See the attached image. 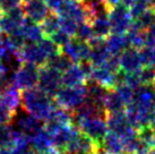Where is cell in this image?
Wrapping results in <instances>:
<instances>
[{
    "instance_id": "6da1fadb",
    "label": "cell",
    "mask_w": 155,
    "mask_h": 154,
    "mask_svg": "<svg viewBox=\"0 0 155 154\" xmlns=\"http://www.w3.org/2000/svg\"><path fill=\"white\" fill-rule=\"evenodd\" d=\"M21 107L25 112L44 121L52 110L58 107V104L52 96L44 93L36 86L33 89L22 91Z\"/></svg>"
},
{
    "instance_id": "7a4b0ae2",
    "label": "cell",
    "mask_w": 155,
    "mask_h": 154,
    "mask_svg": "<svg viewBox=\"0 0 155 154\" xmlns=\"http://www.w3.org/2000/svg\"><path fill=\"white\" fill-rule=\"evenodd\" d=\"M87 98L86 85L61 86L54 95V101L58 107L64 108L69 111H75Z\"/></svg>"
},
{
    "instance_id": "3957f363",
    "label": "cell",
    "mask_w": 155,
    "mask_h": 154,
    "mask_svg": "<svg viewBox=\"0 0 155 154\" xmlns=\"http://www.w3.org/2000/svg\"><path fill=\"white\" fill-rule=\"evenodd\" d=\"M74 124L77 126L82 133L94 139L100 146L102 145L104 136L109 132L105 122V116H92L86 118H79L74 120Z\"/></svg>"
},
{
    "instance_id": "277c9868",
    "label": "cell",
    "mask_w": 155,
    "mask_h": 154,
    "mask_svg": "<svg viewBox=\"0 0 155 154\" xmlns=\"http://www.w3.org/2000/svg\"><path fill=\"white\" fill-rule=\"evenodd\" d=\"M108 18L111 25V33L117 34H126L133 22L129 14V8L122 2H119L110 8Z\"/></svg>"
},
{
    "instance_id": "5b68a950",
    "label": "cell",
    "mask_w": 155,
    "mask_h": 154,
    "mask_svg": "<svg viewBox=\"0 0 155 154\" xmlns=\"http://www.w3.org/2000/svg\"><path fill=\"white\" fill-rule=\"evenodd\" d=\"M61 86H62V76L60 72L49 67L47 65L40 67L39 82H38V87L40 90L54 98L56 93Z\"/></svg>"
},
{
    "instance_id": "8992f818",
    "label": "cell",
    "mask_w": 155,
    "mask_h": 154,
    "mask_svg": "<svg viewBox=\"0 0 155 154\" xmlns=\"http://www.w3.org/2000/svg\"><path fill=\"white\" fill-rule=\"evenodd\" d=\"M105 122L109 132L119 135L122 139L137 134V130L129 124L125 111L105 113Z\"/></svg>"
},
{
    "instance_id": "52a82bcc",
    "label": "cell",
    "mask_w": 155,
    "mask_h": 154,
    "mask_svg": "<svg viewBox=\"0 0 155 154\" xmlns=\"http://www.w3.org/2000/svg\"><path fill=\"white\" fill-rule=\"evenodd\" d=\"M40 67L35 65L23 62L14 73V85L21 91L33 89L38 86Z\"/></svg>"
},
{
    "instance_id": "ba28073f",
    "label": "cell",
    "mask_w": 155,
    "mask_h": 154,
    "mask_svg": "<svg viewBox=\"0 0 155 154\" xmlns=\"http://www.w3.org/2000/svg\"><path fill=\"white\" fill-rule=\"evenodd\" d=\"M101 146L81 130L71 138L64 154H94Z\"/></svg>"
},
{
    "instance_id": "9c48e42d",
    "label": "cell",
    "mask_w": 155,
    "mask_h": 154,
    "mask_svg": "<svg viewBox=\"0 0 155 154\" xmlns=\"http://www.w3.org/2000/svg\"><path fill=\"white\" fill-rule=\"evenodd\" d=\"M19 59L22 62L35 65L38 67H42L47 64L48 57L44 53L39 42H27L17 51Z\"/></svg>"
},
{
    "instance_id": "30bf717a",
    "label": "cell",
    "mask_w": 155,
    "mask_h": 154,
    "mask_svg": "<svg viewBox=\"0 0 155 154\" xmlns=\"http://www.w3.org/2000/svg\"><path fill=\"white\" fill-rule=\"evenodd\" d=\"M71 124H74L73 111L66 110L60 107H56L49 115V117L43 121V127L49 133L52 134L58 129Z\"/></svg>"
},
{
    "instance_id": "8fae6325",
    "label": "cell",
    "mask_w": 155,
    "mask_h": 154,
    "mask_svg": "<svg viewBox=\"0 0 155 154\" xmlns=\"http://www.w3.org/2000/svg\"><path fill=\"white\" fill-rule=\"evenodd\" d=\"M61 51L71 59L74 64H78L82 61H86L90 58L91 47L88 42L81 41L74 36L69 40V42L61 48Z\"/></svg>"
},
{
    "instance_id": "7c38bea8",
    "label": "cell",
    "mask_w": 155,
    "mask_h": 154,
    "mask_svg": "<svg viewBox=\"0 0 155 154\" xmlns=\"http://www.w3.org/2000/svg\"><path fill=\"white\" fill-rule=\"evenodd\" d=\"M56 13L61 17H69L77 23L84 21L90 22L87 10L81 0H66Z\"/></svg>"
},
{
    "instance_id": "4fadbf2b",
    "label": "cell",
    "mask_w": 155,
    "mask_h": 154,
    "mask_svg": "<svg viewBox=\"0 0 155 154\" xmlns=\"http://www.w3.org/2000/svg\"><path fill=\"white\" fill-rule=\"evenodd\" d=\"M25 18V14L22 8V5L10 9L8 12L1 13L0 15V28L5 34L12 33L13 31L21 27L23 21Z\"/></svg>"
},
{
    "instance_id": "5bb4252c",
    "label": "cell",
    "mask_w": 155,
    "mask_h": 154,
    "mask_svg": "<svg viewBox=\"0 0 155 154\" xmlns=\"http://www.w3.org/2000/svg\"><path fill=\"white\" fill-rule=\"evenodd\" d=\"M120 70L125 73H135L140 70L143 67L139 50L136 48L128 47L120 53L119 56Z\"/></svg>"
},
{
    "instance_id": "9a60e30c",
    "label": "cell",
    "mask_w": 155,
    "mask_h": 154,
    "mask_svg": "<svg viewBox=\"0 0 155 154\" xmlns=\"http://www.w3.org/2000/svg\"><path fill=\"white\" fill-rule=\"evenodd\" d=\"M78 132H79V129L75 124L68 125V126H65L62 128L58 129L54 133L51 134L52 146L60 154H64L66 151V147L69 144V142L71 141V138Z\"/></svg>"
},
{
    "instance_id": "2e32d148",
    "label": "cell",
    "mask_w": 155,
    "mask_h": 154,
    "mask_svg": "<svg viewBox=\"0 0 155 154\" xmlns=\"http://www.w3.org/2000/svg\"><path fill=\"white\" fill-rule=\"evenodd\" d=\"M14 118H16V121H15L16 129L27 135L28 137H32L38 130L43 128V121L35 118L34 116L30 115L27 112L19 116H17L16 113Z\"/></svg>"
},
{
    "instance_id": "e0dca14e",
    "label": "cell",
    "mask_w": 155,
    "mask_h": 154,
    "mask_svg": "<svg viewBox=\"0 0 155 154\" xmlns=\"http://www.w3.org/2000/svg\"><path fill=\"white\" fill-rule=\"evenodd\" d=\"M26 17H28L33 22L40 24L47 17V15L50 13V9L48 8L44 0H27L24 1L22 5Z\"/></svg>"
},
{
    "instance_id": "ac0fdd59",
    "label": "cell",
    "mask_w": 155,
    "mask_h": 154,
    "mask_svg": "<svg viewBox=\"0 0 155 154\" xmlns=\"http://www.w3.org/2000/svg\"><path fill=\"white\" fill-rule=\"evenodd\" d=\"M64 86H78L84 85L87 82L86 74L84 73L79 64H73L68 69L61 74Z\"/></svg>"
},
{
    "instance_id": "d6986e66",
    "label": "cell",
    "mask_w": 155,
    "mask_h": 154,
    "mask_svg": "<svg viewBox=\"0 0 155 154\" xmlns=\"http://www.w3.org/2000/svg\"><path fill=\"white\" fill-rule=\"evenodd\" d=\"M114 75L116 73H112L105 66L93 67V70L87 81H93L110 90V89H114Z\"/></svg>"
},
{
    "instance_id": "ffe728a7",
    "label": "cell",
    "mask_w": 155,
    "mask_h": 154,
    "mask_svg": "<svg viewBox=\"0 0 155 154\" xmlns=\"http://www.w3.org/2000/svg\"><path fill=\"white\" fill-rule=\"evenodd\" d=\"M22 91L15 85H12L7 90L0 93V101L6 108H8L14 113H17L18 108L21 107Z\"/></svg>"
},
{
    "instance_id": "44dd1931",
    "label": "cell",
    "mask_w": 155,
    "mask_h": 154,
    "mask_svg": "<svg viewBox=\"0 0 155 154\" xmlns=\"http://www.w3.org/2000/svg\"><path fill=\"white\" fill-rule=\"evenodd\" d=\"M105 47L108 49L110 56H120L121 52L130 45L126 34L111 33L105 38Z\"/></svg>"
},
{
    "instance_id": "7402d4cb",
    "label": "cell",
    "mask_w": 155,
    "mask_h": 154,
    "mask_svg": "<svg viewBox=\"0 0 155 154\" xmlns=\"http://www.w3.org/2000/svg\"><path fill=\"white\" fill-rule=\"evenodd\" d=\"M126 107L127 104L114 89H110L107 91V94L103 100V108L105 113L125 111Z\"/></svg>"
},
{
    "instance_id": "603a6c76",
    "label": "cell",
    "mask_w": 155,
    "mask_h": 154,
    "mask_svg": "<svg viewBox=\"0 0 155 154\" xmlns=\"http://www.w3.org/2000/svg\"><path fill=\"white\" fill-rule=\"evenodd\" d=\"M19 28L22 30V32L25 35L26 42H39L44 38L41 26L26 16Z\"/></svg>"
},
{
    "instance_id": "cb8c5ba5",
    "label": "cell",
    "mask_w": 155,
    "mask_h": 154,
    "mask_svg": "<svg viewBox=\"0 0 155 154\" xmlns=\"http://www.w3.org/2000/svg\"><path fill=\"white\" fill-rule=\"evenodd\" d=\"M31 145L34 149L36 153L39 152H44L52 149V138L51 134L48 132L47 129L41 128L36 133L31 137Z\"/></svg>"
},
{
    "instance_id": "d4e9b609",
    "label": "cell",
    "mask_w": 155,
    "mask_h": 154,
    "mask_svg": "<svg viewBox=\"0 0 155 154\" xmlns=\"http://www.w3.org/2000/svg\"><path fill=\"white\" fill-rule=\"evenodd\" d=\"M85 85H86L87 90V100L93 102L96 105H99V107L103 108V100L105 94H107L108 89H105L104 86L100 85L93 81H87L85 83Z\"/></svg>"
},
{
    "instance_id": "484cf974",
    "label": "cell",
    "mask_w": 155,
    "mask_h": 154,
    "mask_svg": "<svg viewBox=\"0 0 155 154\" xmlns=\"http://www.w3.org/2000/svg\"><path fill=\"white\" fill-rule=\"evenodd\" d=\"M102 147L109 154H122L125 153L124 150V141L119 135L108 132L102 141Z\"/></svg>"
},
{
    "instance_id": "4316f807",
    "label": "cell",
    "mask_w": 155,
    "mask_h": 154,
    "mask_svg": "<svg viewBox=\"0 0 155 154\" xmlns=\"http://www.w3.org/2000/svg\"><path fill=\"white\" fill-rule=\"evenodd\" d=\"M91 25H92V30H93L95 38H107L111 34V25H110L108 16L95 17L91 22Z\"/></svg>"
},
{
    "instance_id": "83f0119b",
    "label": "cell",
    "mask_w": 155,
    "mask_h": 154,
    "mask_svg": "<svg viewBox=\"0 0 155 154\" xmlns=\"http://www.w3.org/2000/svg\"><path fill=\"white\" fill-rule=\"evenodd\" d=\"M40 24H41L40 26L42 28L44 36L48 38V36L53 34L58 30H60V18H59V15L54 13V12H50L47 15V17L44 18Z\"/></svg>"
},
{
    "instance_id": "f1b7e54d",
    "label": "cell",
    "mask_w": 155,
    "mask_h": 154,
    "mask_svg": "<svg viewBox=\"0 0 155 154\" xmlns=\"http://www.w3.org/2000/svg\"><path fill=\"white\" fill-rule=\"evenodd\" d=\"M73 64L74 62L71 61V59L67 55H65L62 51H60L59 53H57L54 56H52L51 58H49L45 65L62 74L66 69H68Z\"/></svg>"
},
{
    "instance_id": "f546056e",
    "label": "cell",
    "mask_w": 155,
    "mask_h": 154,
    "mask_svg": "<svg viewBox=\"0 0 155 154\" xmlns=\"http://www.w3.org/2000/svg\"><path fill=\"white\" fill-rule=\"evenodd\" d=\"M137 137L150 150L155 147V132L151 126H145L137 129Z\"/></svg>"
},
{
    "instance_id": "4dcf8cb0",
    "label": "cell",
    "mask_w": 155,
    "mask_h": 154,
    "mask_svg": "<svg viewBox=\"0 0 155 154\" xmlns=\"http://www.w3.org/2000/svg\"><path fill=\"white\" fill-rule=\"evenodd\" d=\"M75 38L81 40V41H84V42H90L91 40L94 38V33H93L92 25H91L90 22L84 21L78 23Z\"/></svg>"
},
{
    "instance_id": "1f68e13d",
    "label": "cell",
    "mask_w": 155,
    "mask_h": 154,
    "mask_svg": "<svg viewBox=\"0 0 155 154\" xmlns=\"http://www.w3.org/2000/svg\"><path fill=\"white\" fill-rule=\"evenodd\" d=\"M14 141V127L9 124L0 125V147H10Z\"/></svg>"
},
{
    "instance_id": "d6a6232c",
    "label": "cell",
    "mask_w": 155,
    "mask_h": 154,
    "mask_svg": "<svg viewBox=\"0 0 155 154\" xmlns=\"http://www.w3.org/2000/svg\"><path fill=\"white\" fill-rule=\"evenodd\" d=\"M135 21L138 23V25L144 30H148L153 24L155 23V12L153 8L146 9L144 13Z\"/></svg>"
},
{
    "instance_id": "836d02e7",
    "label": "cell",
    "mask_w": 155,
    "mask_h": 154,
    "mask_svg": "<svg viewBox=\"0 0 155 154\" xmlns=\"http://www.w3.org/2000/svg\"><path fill=\"white\" fill-rule=\"evenodd\" d=\"M143 66L155 67V47H143L139 49Z\"/></svg>"
},
{
    "instance_id": "e575fe53",
    "label": "cell",
    "mask_w": 155,
    "mask_h": 154,
    "mask_svg": "<svg viewBox=\"0 0 155 154\" xmlns=\"http://www.w3.org/2000/svg\"><path fill=\"white\" fill-rule=\"evenodd\" d=\"M138 76L140 83L144 85H152L155 79V67L153 66H143L140 70H138Z\"/></svg>"
},
{
    "instance_id": "d590c367",
    "label": "cell",
    "mask_w": 155,
    "mask_h": 154,
    "mask_svg": "<svg viewBox=\"0 0 155 154\" xmlns=\"http://www.w3.org/2000/svg\"><path fill=\"white\" fill-rule=\"evenodd\" d=\"M59 18H60V30L66 32L69 36L74 38L75 34H76V31H77L78 23L69 17H61V16H59Z\"/></svg>"
},
{
    "instance_id": "8d00e7d4",
    "label": "cell",
    "mask_w": 155,
    "mask_h": 154,
    "mask_svg": "<svg viewBox=\"0 0 155 154\" xmlns=\"http://www.w3.org/2000/svg\"><path fill=\"white\" fill-rule=\"evenodd\" d=\"M14 85V73L0 67V93Z\"/></svg>"
},
{
    "instance_id": "74e56055",
    "label": "cell",
    "mask_w": 155,
    "mask_h": 154,
    "mask_svg": "<svg viewBox=\"0 0 155 154\" xmlns=\"http://www.w3.org/2000/svg\"><path fill=\"white\" fill-rule=\"evenodd\" d=\"M114 90L119 93V95H120L121 98H122V100L125 101V103L128 105L131 101H133L134 99V89H131L130 86H128L127 84H125V83H122V84H120V85H118L114 87Z\"/></svg>"
},
{
    "instance_id": "f35d334b",
    "label": "cell",
    "mask_w": 155,
    "mask_h": 154,
    "mask_svg": "<svg viewBox=\"0 0 155 154\" xmlns=\"http://www.w3.org/2000/svg\"><path fill=\"white\" fill-rule=\"evenodd\" d=\"M48 38L51 40L52 42H54L58 45V47L62 48L64 45H66L67 43L69 42V40L71 38V36H69L66 32H64L62 30H58L57 32H54L53 34H51L50 36H48Z\"/></svg>"
},
{
    "instance_id": "ab89813d",
    "label": "cell",
    "mask_w": 155,
    "mask_h": 154,
    "mask_svg": "<svg viewBox=\"0 0 155 154\" xmlns=\"http://www.w3.org/2000/svg\"><path fill=\"white\" fill-rule=\"evenodd\" d=\"M148 8H150V7H148L146 4H144L142 1L137 0L136 2H134L129 7V14H130V16H131V19H133V21L137 19V18Z\"/></svg>"
},
{
    "instance_id": "60d3db41",
    "label": "cell",
    "mask_w": 155,
    "mask_h": 154,
    "mask_svg": "<svg viewBox=\"0 0 155 154\" xmlns=\"http://www.w3.org/2000/svg\"><path fill=\"white\" fill-rule=\"evenodd\" d=\"M16 113L10 111L8 108H6L0 101V125L1 124H9L14 120V117Z\"/></svg>"
},
{
    "instance_id": "b9f144b4",
    "label": "cell",
    "mask_w": 155,
    "mask_h": 154,
    "mask_svg": "<svg viewBox=\"0 0 155 154\" xmlns=\"http://www.w3.org/2000/svg\"><path fill=\"white\" fill-rule=\"evenodd\" d=\"M124 83L127 84L128 86H130L134 90L137 89L139 85H142L140 79H139V76H138V72H135V73H125Z\"/></svg>"
},
{
    "instance_id": "7bdbcfd3",
    "label": "cell",
    "mask_w": 155,
    "mask_h": 154,
    "mask_svg": "<svg viewBox=\"0 0 155 154\" xmlns=\"http://www.w3.org/2000/svg\"><path fill=\"white\" fill-rule=\"evenodd\" d=\"M103 66H105L109 70H111L112 73H117V72H119V70H120L119 56H110Z\"/></svg>"
},
{
    "instance_id": "ee69618b",
    "label": "cell",
    "mask_w": 155,
    "mask_h": 154,
    "mask_svg": "<svg viewBox=\"0 0 155 154\" xmlns=\"http://www.w3.org/2000/svg\"><path fill=\"white\" fill-rule=\"evenodd\" d=\"M22 2V0H0V9L2 13H5V12H8L15 7L21 6Z\"/></svg>"
},
{
    "instance_id": "f6af8a7d",
    "label": "cell",
    "mask_w": 155,
    "mask_h": 154,
    "mask_svg": "<svg viewBox=\"0 0 155 154\" xmlns=\"http://www.w3.org/2000/svg\"><path fill=\"white\" fill-rule=\"evenodd\" d=\"M66 0H44V2L48 6V8L50 9V12H54V13L59 9V7Z\"/></svg>"
},
{
    "instance_id": "bcb514c9",
    "label": "cell",
    "mask_w": 155,
    "mask_h": 154,
    "mask_svg": "<svg viewBox=\"0 0 155 154\" xmlns=\"http://www.w3.org/2000/svg\"><path fill=\"white\" fill-rule=\"evenodd\" d=\"M36 154H60V153H59L54 147H52V149H50V150L44 151V152H39V153H36Z\"/></svg>"
},
{
    "instance_id": "7dc6e473",
    "label": "cell",
    "mask_w": 155,
    "mask_h": 154,
    "mask_svg": "<svg viewBox=\"0 0 155 154\" xmlns=\"http://www.w3.org/2000/svg\"><path fill=\"white\" fill-rule=\"evenodd\" d=\"M136 1H137V0H121V2L125 5V6H127L128 8H129V7L134 4V2H136Z\"/></svg>"
},
{
    "instance_id": "c3c4849f",
    "label": "cell",
    "mask_w": 155,
    "mask_h": 154,
    "mask_svg": "<svg viewBox=\"0 0 155 154\" xmlns=\"http://www.w3.org/2000/svg\"><path fill=\"white\" fill-rule=\"evenodd\" d=\"M0 154H10V147H0Z\"/></svg>"
},
{
    "instance_id": "681fc988",
    "label": "cell",
    "mask_w": 155,
    "mask_h": 154,
    "mask_svg": "<svg viewBox=\"0 0 155 154\" xmlns=\"http://www.w3.org/2000/svg\"><path fill=\"white\" fill-rule=\"evenodd\" d=\"M148 33H150V34L152 35V36H153V38H155V23L154 24H153V25L151 26V27H150V28H148Z\"/></svg>"
},
{
    "instance_id": "f907efd6",
    "label": "cell",
    "mask_w": 155,
    "mask_h": 154,
    "mask_svg": "<svg viewBox=\"0 0 155 154\" xmlns=\"http://www.w3.org/2000/svg\"><path fill=\"white\" fill-rule=\"evenodd\" d=\"M94 154H109V153L105 150H104L102 146H101V147H99V149L96 150V152H95Z\"/></svg>"
},
{
    "instance_id": "816d5d0a",
    "label": "cell",
    "mask_w": 155,
    "mask_h": 154,
    "mask_svg": "<svg viewBox=\"0 0 155 154\" xmlns=\"http://www.w3.org/2000/svg\"><path fill=\"white\" fill-rule=\"evenodd\" d=\"M151 127H152V128H153V130H154V132H155V119L153 120V122H152V124H151Z\"/></svg>"
},
{
    "instance_id": "f5cc1de1",
    "label": "cell",
    "mask_w": 155,
    "mask_h": 154,
    "mask_svg": "<svg viewBox=\"0 0 155 154\" xmlns=\"http://www.w3.org/2000/svg\"><path fill=\"white\" fill-rule=\"evenodd\" d=\"M148 154H155V147L154 149H152V150L148 152Z\"/></svg>"
},
{
    "instance_id": "db71d44e",
    "label": "cell",
    "mask_w": 155,
    "mask_h": 154,
    "mask_svg": "<svg viewBox=\"0 0 155 154\" xmlns=\"http://www.w3.org/2000/svg\"><path fill=\"white\" fill-rule=\"evenodd\" d=\"M152 87H153V91H154V93H155V79H154V82L152 83Z\"/></svg>"
},
{
    "instance_id": "11a10c76",
    "label": "cell",
    "mask_w": 155,
    "mask_h": 154,
    "mask_svg": "<svg viewBox=\"0 0 155 154\" xmlns=\"http://www.w3.org/2000/svg\"><path fill=\"white\" fill-rule=\"evenodd\" d=\"M1 33H2V32H1V28H0V34H1Z\"/></svg>"
},
{
    "instance_id": "9f6ffc18",
    "label": "cell",
    "mask_w": 155,
    "mask_h": 154,
    "mask_svg": "<svg viewBox=\"0 0 155 154\" xmlns=\"http://www.w3.org/2000/svg\"><path fill=\"white\" fill-rule=\"evenodd\" d=\"M1 13H2V12H1V9H0V15H1Z\"/></svg>"
},
{
    "instance_id": "6f0895ef",
    "label": "cell",
    "mask_w": 155,
    "mask_h": 154,
    "mask_svg": "<svg viewBox=\"0 0 155 154\" xmlns=\"http://www.w3.org/2000/svg\"><path fill=\"white\" fill-rule=\"evenodd\" d=\"M154 110H155V101H154Z\"/></svg>"
},
{
    "instance_id": "680465c9",
    "label": "cell",
    "mask_w": 155,
    "mask_h": 154,
    "mask_svg": "<svg viewBox=\"0 0 155 154\" xmlns=\"http://www.w3.org/2000/svg\"><path fill=\"white\" fill-rule=\"evenodd\" d=\"M22 1H23V2H24V1H27V0H22Z\"/></svg>"
},
{
    "instance_id": "91938a15",
    "label": "cell",
    "mask_w": 155,
    "mask_h": 154,
    "mask_svg": "<svg viewBox=\"0 0 155 154\" xmlns=\"http://www.w3.org/2000/svg\"><path fill=\"white\" fill-rule=\"evenodd\" d=\"M122 154H127V153H122Z\"/></svg>"
}]
</instances>
